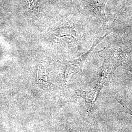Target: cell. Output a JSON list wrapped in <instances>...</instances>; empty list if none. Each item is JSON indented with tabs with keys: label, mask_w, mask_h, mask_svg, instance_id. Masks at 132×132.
Returning <instances> with one entry per match:
<instances>
[{
	"label": "cell",
	"mask_w": 132,
	"mask_h": 132,
	"mask_svg": "<svg viewBox=\"0 0 132 132\" xmlns=\"http://www.w3.org/2000/svg\"><path fill=\"white\" fill-rule=\"evenodd\" d=\"M103 58V62L99 69L98 80L94 88L99 94L101 90L108 84L114 72L119 66H125L129 70L132 62L131 55L118 47L108 46L99 52Z\"/></svg>",
	"instance_id": "1"
},
{
	"label": "cell",
	"mask_w": 132,
	"mask_h": 132,
	"mask_svg": "<svg viewBox=\"0 0 132 132\" xmlns=\"http://www.w3.org/2000/svg\"><path fill=\"white\" fill-rule=\"evenodd\" d=\"M80 29L78 25L68 19L63 21L58 31L57 38L59 42L65 47H71L80 40L81 34Z\"/></svg>",
	"instance_id": "2"
},
{
	"label": "cell",
	"mask_w": 132,
	"mask_h": 132,
	"mask_svg": "<svg viewBox=\"0 0 132 132\" xmlns=\"http://www.w3.org/2000/svg\"><path fill=\"white\" fill-rule=\"evenodd\" d=\"M111 32L112 31H110V32L105 34L104 36H101L100 38L95 40L93 46L87 52L82 54L77 59L66 62L65 64L64 76V82L65 84L68 83V80L71 78V76L76 75V73L82 70L85 61L90 53L94 50V48L96 47L98 44H99L104 38L107 37Z\"/></svg>",
	"instance_id": "3"
},
{
	"label": "cell",
	"mask_w": 132,
	"mask_h": 132,
	"mask_svg": "<svg viewBox=\"0 0 132 132\" xmlns=\"http://www.w3.org/2000/svg\"><path fill=\"white\" fill-rule=\"evenodd\" d=\"M76 93L78 96L84 99L87 113H90L99 94L97 90L95 88L90 91L77 90H76Z\"/></svg>",
	"instance_id": "4"
},
{
	"label": "cell",
	"mask_w": 132,
	"mask_h": 132,
	"mask_svg": "<svg viewBox=\"0 0 132 132\" xmlns=\"http://www.w3.org/2000/svg\"><path fill=\"white\" fill-rule=\"evenodd\" d=\"M87 6L92 10L100 19L106 21L105 6L108 0H85Z\"/></svg>",
	"instance_id": "5"
},
{
	"label": "cell",
	"mask_w": 132,
	"mask_h": 132,
	"mask_svg": "<svg viewBox=\"0 0 132 132\" xmlns=\"http://www.w3.org/2000/svg\"><path fill=\"white\" fill-rule=\"evenodd\" d=\"M37 83L46 86H47L48 84L46 70L43 66L38 67L37 75Z\"/></svg>",
	"instance_id": "6"
},
{
	"label": "cell",
	"mask_w": 132,
	"mask_h": 132,
	"mask_svg": "<svg viewBox=\"0 0 132 132\" xmlns=\"http://www.w3.org/2000/svg\"><path fill=\"white\" fill-rule=\"evenodd\" d=\"M28 3V7L30 10L35 13H39V6L37 0H26Z\"/></svg>",
	"instance_id": "7"
},
{
	"label": "cell",
	"mask_w": 132,
	"mask_h": 132,
	"mask_svg": "<svg viewBox=\"0 0 132 132\" xmlns=\"http://www.w3.org/2000/svg\"><path fill=\"white\" fill-rule=\"evenodd\" d=\"M118 102L123 107V111L121 112L124 113H128L132 116V110L129 108L125 104L122 102V101L118 100Z\"/></svg>",
	"instance_id": "8"
},
{
	"label": "cell",
	"mask_w": 132,
	"mask_h": 132,
	"mask_svg": "<svg viewBox=\"0 0 132 132\" xmlns=\"http://www.w3.org/2000/svg\"><path fill=\"white\" fill-rule=\"evenodd\" d=\"M131 45H132V42H131ZM131 57H132V64H131V69L130 70V71L132 72V54H131Z\"/></svg>",
	"instance_id": "9"
}]
</instances>
